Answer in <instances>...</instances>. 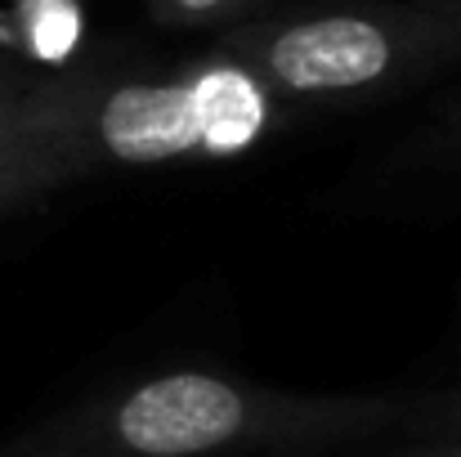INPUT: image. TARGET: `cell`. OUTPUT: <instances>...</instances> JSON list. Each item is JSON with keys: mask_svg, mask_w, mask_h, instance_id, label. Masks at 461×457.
<instances>
[{"mask_svg": "<svg viewBox=\"0 0 461 457\" xmlns=\"http://www.w3.org/2000/svg\"><path fill=\"white\" fill-rule=\"evenodd\" d=\"M412 395H301L211 368L95 390L0 457H305L399 431Z\"/></svg>", "mask_w": 461, "mask_h": 457, "instance_id": "cell-1", "label": "cell"}, {"mask_svg": "<svg viewBox=\"0 0 461 457\" xmlns=\"http://www.w3.org/2000/svg\"><path fill=\"white\" fill-rule=\"evenodd\" d=\"M260 99L265 90L224 59L179 77L68 72L27 86L23 126L86 179L233 152L265 126Z\"/></svg>", "mask_w": 461, "mask_h": 457, "instance_id": "cell-2", "label": "cell"}, {"mask_svg": "<svg viewBox=\"0 0 461 457\" xmlns=\"http://www.w3.org/2000/svg\"><path fill=\"white\" fill-rule=\"evenodd\" d=\"M461 54V14L417 5H318L220 32L215 59L287 104H363Z\"/></svg>", "mask_w": 461, "mask_h": 457, "instance_id": "cell-3", "label": "cell"}, {"mask_svg": "<svg viewBox=\"0 0 461 457\" xmlns=\"http://www.w3.org/2000/svg\"><path fill=\"white\" fill-rule=\"evenodd\" d=\"M72 179H77V170L54 149H45L36 135H27L23 122L0 135V215L14 206H27L54 188H68Z\"/></svg>", "mask_w": 461, "mask_h": 457, "instance_id": "cell-4", "label": "cell"}, {"mask_svg": "<svg viewBox=\"0 0 461 457\" xmlns=\"http://www.w3.org/2000/svg\"><path fill=\"white\" fill-rule=\"evenodd\" d=\"M149 14H153L161 27H175V32H211V27H238L247 23L260 5L269 0H144Z\"/></svg>", "mask_w": 461, "mask_h": 457, "instance_id": "cell-5", "label": "cell"}, {"mask_svg": "<svg viewBox=\"0 0 461 457\" xmlns=\"http://www.w3.org/2000/svg\"><path fill=\"white\" fill-rule=\"evenodd\" d=\"M412 440H448L461 444V386L457 390H439V395H412L408 417L399 426Z\"/></svg>", "mask_w": 461, "mask_h": 457, "instance_id": "cell-6", "label": "cell"}, {"mask_svg": "<svg viewBox=\"0 0 461 457\" xmlns=\"http://www.w3.org/2000/svg\"><path fill=\"white\" fill-rule=\"evenodd\" d=\"M23 99H27V86H23V81L0 77V135H5V131H14V126L23 122Z\"/></svg>", "mask_w": 461, "mask_h": 457, "instance_id": "cell-7", "label": "cell"}, {"mask_svg": "<svg viewBox=\"0 0 461 457\" xmlns=\"http://www.w3.org/2000/svg\"><path fill=\"white\" fill-rule=\"evenodd\" d=\"M385 457H461V444H448V440H417L399 453H385Z\"/></svg>", "mask_w": 461, "mask_h": 457, "instance_id": "cell-8", "label": "cell"}]
</instances>
